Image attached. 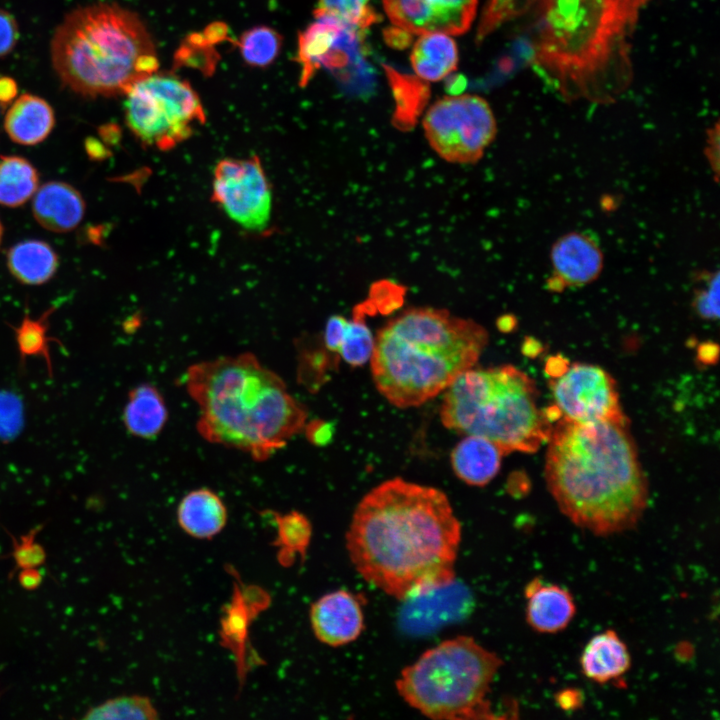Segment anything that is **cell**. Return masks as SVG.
I'll return each instance as SVG.
<instances>
[{
    "mask_svg": "<svg viewBox=\"0 0 720 720\" xmlns=\"http://www.w3.org/2000/svg\"><path fill=\"white\" fill-rule=\"evenodd\" d=\"M461 534L443 491L396 477L363 496L345 542L365 581L405 601L454 582Z\"/></svg>",
    "mask_w": 720,
    "mask_h": 720,
    "instance_id": "cell-1",
    "label": "cell"
},
{
    "mask_svg": "<svg viewBox=\"0 0 720 720\" xmlns=\"http://www.w3.org/2000/svg\"><path fill=\"white\" fill-rule=\"evenodd\" d=\"M650 1L532 0V68L567 102L614 103L633 81L631 40Z\"/></svg>",
    "mask_w": 720,
    "mask_h": 720,
    "instance_id": "cell-2",
    "label": "cell"
},
{
    "mask_svg": "<svg viewBox=\"0 0 720 720\" xmlns=\"http://www.w3.org/2000/svg\"><path fill=\"white\" fill-rule=\"evenodd\" d=\"M545 458L547 487L560 511L597 536L631 530L648 503V485L627 423L560 418Z\"/></svg>",
    "mask_w": 720,
    "mask_h": 720,
    "instance_id": "cell-3",
    "label": "cell"
},
{
    "mask_svg": "<svg viewBox=\"0 0 720 720\" xmlns=\"http://www.w3.org/2000/svg\"><path fill=\"white\" fill-rule=\"evenodd\" d=\"M184 384L199 409L200 436L257 462L285 447L307 421L305 406L252 353L192 364Z\"/></svg>",
    "mask_w": 720,
    "mask_h": 720,
    "instance_id": "cell-4",
    "label": "cell"
},
{
    "mask_svg": "<svg viewBox=\"0 0 720 720\" xmlns=\"http://www.w3.org/2000/svg\"><path fill=\"white\" fill-rule=\"evenodd\" d=\"M487 330L447 309L411 307L378 330L370 357L379 393L398 408L420 406L472 368Z\"/></svg>",
    "mask_w": 720,
    "mask_h": 720,
    "instance_id": "cell-5",
    "label": "cell"
},
{
    "mask_svg": "<svg viewBox=\"0 0 720 720\" xmlns=\"http://www.w3.org/2000/svg\"><path fill=\"white\" fill-rule=\"evenodd\" d=\"M50 54L62 83L86 97L125 95L159 67L144 23L114 3H95L68 13L54 32Z\"/></svg>",
    "mask_w": 720,
    "mask_h": 720,
    "instance_id": "cell-6",
    "label": "cell"
},
{
    "mask_svg": "<svg viewBox=\"0 0 720 720\" xmlns=\"http://www.w3.org/2000/svg\"><path fill=\"white\" fill-rule=\"evenodd\" d=\"M537 397L535 382L512 365L472 367L444 391L440 419L459 434L490 440L506 455L531 453L549 439L553 427Z\"/></svg>",
    "mask_w": 720,
    "mask_h": 720,
    "instance_id": "cell-7",
    "label": "cell"
},
{
    "mask_svg": "<svg viewBox=\"0 0 720 720\" xmlns=\"http://www.w3.org/2000/svg\"><path fill=\"white\" fill-rule=\"evenodd\" d=\"M502 659L473 637L460 635L426 650L395 685L411 707L432 719H495L489 700Z\"/></svg>",
    "mask_w": 720,
    "mask_h": 720,
    "instance_id": "cell-8",
    "label": "cell"
},
{
    "mask_svg": "<svg viewBox=\"0 0 720 720\" xmlns=\"http://www.w3.org/2000/svg\"><path fill=\"white\" fill-rule=\"evenodd\" d=\"M125 120L144 145L167 151L192 135L205 121L198 94L174 75L154 72L127 91Z\"/></svg>",
    "mask_w": 720,
    "mask_h": 720,
    "instance_id": "cell-9",
    "label": "cell"
},
{
    "mask_svg": "<svg viewBox=\"0 0 720 720\" xmlns=\"http://www.w3.org/2000/svg\"><path fill=\"white\" fill-rule=\"evenodd\" d=\"M422 124L431 149L445 162L457 165L478 163L497 134L489 103L472 94L438 99L426 111Z\"/></svg>",
    "mask_w": 720,
    "mask_h": 720,
    "instance_id": "cell-10",
    "label": "cell"
},
{
    "mask_svg": "<svg viewBox=\"0 0 720 720\" xmlns=\"http://www.w3.org/2000/svg\"><path fill=\"white\" fill-rule=\"evenodd\" d=\"M272 189L257 156L225 158L213 171L212 200L236 224L263 231L272 214Z\"/></svg>",
    "mask_w": 720,
    "mask_h": 720,
    "instance_id": "cell-11",
    "label": "cell"
},
{
    "mask_svg": "<svg viewBox=\"0 0 720 720\" xmlns=\"http://www.w3.org/2000/svg\"><path fill=\"white\" fill-rule=\"evenodd\" d=\"M554 377L552 394L562 418L578 423H627L616 383L604 369L575 363Z\"/></svg>",
    "mask_w": 720,
    "mask_h": 720,
    "instance_id": "cell-12",
    "label": "cell"
},
{
    "mask_svg": "<svg viewBox=\"0 0 720 720\" xmlns=\"http://www.w3.org/2000/svg\"><path fill=\"white\" fill-rule=\"evenodd\" d=\"M478 0H383L393 23L411 34L460 35L469 30Z\"/></svg>",
    "mask_w": 720,
    "mask_h": 720,
    "instance_id": "cell-13",
    "label": "cell"
},
{
    "mask_svg": "<svg viewBox=\"0 0 720 720\" xmlns=\"http://www.w3.org/2000/svg\"><path fill=\"white\" fill-rule=\"evenodd\" d=\"M363 599L340 589L324 594L310 608L315 637L323 644L339 647L356 640L364 629Z\"/></svg>",
    "mask_w": 720,
    "mask_h": 720,
    "instance_id": "cell-14",
    "label": "cell"
},
{
    "mask_svg": "<svg viewBox=\"0 0 720 720\" xmlns=\"http://www.w3.org/2000/svg\"><path fill=\"white\" fill-rule=\"evenodd\" d=\"M553 277L551 287H581L596 280L604 257L598 243L589 235L570 232L557 239L550 252Z\"/></svg>",
    "mask_w": 720,
    "mask_h": 720,
    "instance_id": "cell-15",
    "label": "cell"
},
{
    "mask_svg": "<svg viewBox=\"0 0 720 720\" xmlns=\"http://www.w3.org/2000/svg\"><path fill=\"white\" fill-rule=\"evenodd\" d=\"M526 621L536 632L554 634L564 630L576 614L572 594L564 587L534 578L527 583Z\"/></svg>",
    "mask_w": 720,
    "mask_h": 720,
    "instance_id": "cell-16",
    "label": "cell"
},
{
    "mask_svg": "<svg viewBox=\"0 0 720 720\" xmlns=\"http://www.w3.org/2000/svg\"><path fill=\"white\" fill-rule=\"evenodd\" d=\"M315 18L298 36L296 62L301 69L299 82L302 87L307 85L320 68H326L333 53L352 27L329 16Z\"/></svg>",
    "mask_w": 720,
    "mask_h": 720,
    "instance_id": "cell-17",
    "label": "cell"
},
{
    "mask_svg": "<svg viewBox=\"0 0 720 720\" xmlns=\"http://www.w3.org/2000/svg\"><path fill=\"white\" fill-rule=\"evenodd\" d=\"M85 207L81 193L65 182L45 183L33 196L34 218L52 232L64 233L76 228L84 217Z\"/></svg>",
    "mask_w": 720,
    "mask_h": 720,
    "instance_id": "cell-18",
    "label": "cell"
},
{
    "mask_svg": "<svg viewBox=\"0 0 720 720\" xmlns=\"http://www.w3.org/2000/svg\"><path fill=\"white\" fill-rule=\"evenodd\" d=\"M584 676L598 684L617 680L631 667V656L626 643L614 630L594 635L580 655Z\"/></svg>",
    "mask_w": 720,
    "mask_h": 720,
    "instance_id": "cell-19",
    "label": "cell"
},
{
    "mask_svg": "<svg viewBox=\"0 0 720 720\" xmlns=\"http://www.w3.org/2000/svg\"><path fill=\"white\" fill-rule=\"evenodd\" d=\"M228 510L223 500L209 488L188 492L177 507V522L189 536L210 540L225 528Z\"/></svg>",
    "mask_w": 720,
    "mask_h": 720,
    "instance_id": "cell-20",
    "label": "cell"
},
{
    "mask_svg": "<svg viewBox=\"0 0 720 720\" xmlns=\"http://www.w3.org/2000/svg\"><path fill=\"white\" fill-rule=\"evenodd\" d=\"M504 455V451L490 440L466 435L453 448L450 460L460 480L482 487L498 474Z\"/></svg>",
    "mask_w": 720,
    "mask_h": 720,
    "instance_id": "cell-21",
    "label": "cell"
},
{
    "mask_svg": "<svg viewBox=\"0 0 720 720\" xmlns=\"http://www.w3.org/2000/svg\"><path fill=\"white\" fill-rule=\"evenodd\" d=\"M55 125L50 104L41 97L23 94L6 112L4 128L10 139L20 145H36L48 137Z\"/></svg>",
    "mask_w": 720,
    "mask_h": 720,
    "instance_id": "cell-22",
    "label": "cell"
},
{
    "mask_svg": "<svg viewBox=\"0 0 720 720\" xmlns=\"http://www.w3.org/2000/svg\"><path fill=\"white\" fill-rule=\"evenodd\" d=\"M165 400L156 386L142 383L132 388L122 412L127 432L137 438L154 439L168 420Z\"/></svg>",
    "mask_w": 720,
    "mask_h": 720,
    "instance_id": "cell-23",
    "label": "cell"
},
{
    "mask_svg": "<svg viewBox=\"0 0 720 720\" xmlns=\"http://www.w3.org/2000/svg\"><path fill=\"white\" fill-rule=\"evenodd\" d=\"M458 48L451 35L426 33L415 41L410 62L419 78L426 82L444 79L458 66Z\"/></svg>",
    "mask_w": 720,
    "mask_h": 720,
    "instance_id": "cell-24",
    "label": "cell"
},
{
    "mask_svg": "<svg viewBox=\"0 0 720 720\" xmlns=\"http://www.w3.org/2000/svg\"><path fill=\"white\" fill-rule=\"evenodd\" d=\"M383 67L395 102L392 123L401 131L411 130L429 101V85L418 76Z\"/></svg>",
    "mask_w": 720,
    "mask_h": 720,
    "instance_id": "cell-25",
    "label": "cell"
},
{
    "mask_svg": "<svg viewBox=\"0 0 720 720\" xmlns=\"http://www.w3.org/2000/svg\"><path fill=\"white\" fill-rule=\"evenodd\" d=\"M54 249L41 240H26L15 244L7 253L10 273L21 283L40 285L50 280L58 268Z\"/></svg>",
    "mask_w": 720,
    "mask_h": 720,
    "instance_id": "cell-26",
    "label": "cell"
},
{
    "mask_svg": "<svg viewBox=\"0 0 720 720\" xmlns=\"http://www.w3.org/2000/svg\"><path fill=\"white\" fill-rule=\"evenodd\" d=\"M39 188L36 168L20 156L0 158V204L18 207L34 196Z\"/></svg>",
    "mask_w": 720,
    "mask_h": 720,
    "instance_id": "cell-27",
    "label": "cell"
},
{
    "mask_svg": "<svg viewBox=\"0 0 720 720\" xmlns=\"http://www.w3.org/2000/svg\"><path fill=\"white\" fill-rule=\"evenodd\" d=\"M57 308L58 304L51 306L38 318H31L26 314L19 325H10L14 331L21 366L24 367L29 357H42L50 378L53 377L50 342H56L65 349L61 341L48 335L49 318Z\"/></svg>",
    "mask_w": 720,
    "mask_h": 720,
    "instance_id": "cell-28",
    "label": "cell"
},
{
    "mask_svg": "<svg viewBox=\"0 0 720 720\" xmlns=\"http://www.w3.org/2000/svg\"><path fill=\"white\" fill-rule=\"evenodd\" d=\"M272 514L277 532L273 542L278 548L277 558L281 565L289 566L296 555L304 556L311 539L312 527L308 518L299 511Z\"/></svg>",
    "mask_w": 720,
    "mask_h": 720,
    "instance_id": "cell-29",
    "label": "cell"
},
{
    "mask_svg": "<svg viewBox=\"0 0 720 720\" xmlns=\"http://www.w3.org/2000/svg\"><path fill=\"white\" fill-rule=\"evenodd\" d=\"M367 311L362 303L355 307L352 319L346 318L344 324L338 354L352 367L364 365L373 352L375 337L365 321Z\"/></svg>",
    "mask_w": 720,
    "mask_h": 720,
    "instance_id": "cell-30",
    "label": "cell"
},
{
    "mask_svg": "<svg viewBox=\"0 0 720 720\" xmlns=\"http://www.w3.org/2000/svg\"><path fill=\"white\" fill-rule=\"evenodd\" d=\"M236 45L246 64L265 68L278 57L282 47V37L271 27L255 26L245 31Z\"/></svg>",
    "mask_w": 720,
    "mask_h": 720,
    "instance_id": "cell-31",
    "label": "cell"
},
{
    "mask_svg": "<svg viewBox=\"0 0 720 720\" xmlns=\"http://www.w3.org/2000/svg\"><path fill=\"white\" fill-rule=\"evenodd\" d=\"M158 717V711L149 697L125 695L108 699L90 708L83 718L89 720H155Z\"/></svg>",
    "mask_w": 720,
    "mask_h": 720,
    "instance_id": "cell-32",
    "label": "cell"
},
{
    "mask_svg": "<svg viewBox=\"0 0 720 720\" xmlns=\"http://www.w3.org/2000/svg\"><path fill=\"white\" fill-rule=\"evenodd\" d=\"M370 0H318L315 16H329L346 24L365 29L377 20Z\"/></svg>",
    "mask_w": 720,
    "mask_h": 720,
    "instance_id": "cell-33",
    "label": "cell"
},
{
    "mask_svg": "<svg viewBox=\"0 0 720 720\" xmlns=\"http://www.w3.org/2000/svg\"><path fill=\"white\" fill-rule=\"evenodd\" d=\"M531 2L532 0H487L479 21L477 41L484 40L503 24L526 14Z\"/></svg>",
    "mask_w": 720,
    "mask_h": 720,
    "instance_id": "cell-34",
    "label": "cell"
},
{
    "mask_svg": "<svg viewBox=\"0 0 720 720\" xmlns=\"http://www.w3.org/2000/svg\"><path fill=\"white\" fill-rule=\"evenodd\" d=\"M24 426V405L21 398L11 392L0 390V440L15 439Z\"/></svg>",
    "mask_w": 720,
    "mask_h": 720,
    "instance_id": "cell-35",
    "label": "cell"
},
{
    "mask_svg": "<svg viewBox=\"0 0 720 720\" xmlns=\"http://www.w3.org/2000/svg\"><path fill=\"white\" fill-rule=\"evenodd\" d=\"M42 528V524L32 528L27 534L22 535L19 541L10 534L13 542L11 555L18 568L40 567L44 564L46 551L35 541L36 535Z\"/></svg>",
    "mask_w": 720,
    "mask_h": 720,
    "instance_id": "cell-36",
    "label": "cell"
},
{
    "mask_svg": "<svg viewBox=\"0 0 720 720\" xmlns=\"http://www.w3.org/2000/svg\"><path fill=\"white\" fill-rule=\"evenodd\" d=\"M704 287L695 291L692 305L703 319L716 320L719 317V273L715 271L706 278Z\"/></svg>",
    "mask_w": 720,
    "mask_h": 720,
    "instance_id": "cell-37",
    "label": "cell"
},
{
    "mask_svg": "<svg viewBox=\"0 0 720 720\" xmlns=\"http://www.w3.org/2000/svg\"><path fill=\"white\" fill-rule=\"evenodd\" d=\"M19 38V29L14 17L0 9V57L9 54Z\"/></svg>",
    "mask_w": 720,
    "mask_h": 720,
    "instance_id": "cell-38",
    "label": "cell"
},
{
    "mask_svg": "<svg viewBox=\"0 0 720 720\" xmlns=\"http://www.w3.org/2000/svg\"><path fill=\"white\" fill-rule=\"evenodd\" d=\"M303 431L307 440L314 446L324 447L328 445L334 436L335 427L332 423L322 420L313 419L306 421Z\"/></svg>",
    "mask_w": 720,
    "mask_h": 720,
    "instance_id": "cell-39",
    "label": "cell"
},
{
    "mask_svg": "<svg viewBox=\"0 0 720 720\" xmlns=\"http://www.w3.org/2000/svg\"><path fill=\"white\" fill-rule=\"evenodd\" d=\"M346 318L341 315L331 316L325 325L323 343L330 353L338 354Z\"/></svg>",
    "mask_w": 720,
    "mask_h": 720,
    "instance_id": "cell-40",
    "label": "cell"
},
{
    "mask_svg": "<svg viewBox=\"0 0 720 720\" xmlns=\"http://www.w3.org/2000/svg\"><path fill=\"white\" fill-rule=\"evenodd\" d=\"M707 147L706 156L709 160L711 167L715 171V176L718 175V158H719V124L716 122L707 132Z\"/></svg>",
    "mask_w": 720,
    "mask_h": 720,
    "instance_id": "cell-41",
    "label": "cell"
},
{
    "mask_svg": "<svg viewBox=\"0 0 720 720\" xmlns=\"http://www.w3.org/2000/svg\"><path fill=\"white\" fill-rule=\"evenodd\" d=\"M411 33L397 27H389L384 31V39L386 43L392 48L403 49L407 47L411 42Z\"/></svg>",
    "mask_w": 720,
    "mask_h": 720,
    "instance_id": "cell-42",
    "label": "cell"
},
{
    "mask_svg": "<svg viewBox=\"0 0 720 720\" xmlns=\"http://www.w3.org/2000/svg\"><path fill=\"white\" fill-rule=\"evenodd\" d=\"M42 579L43 575L38 567L23 568L18 575L20 586L28 591L37 589L41 585Z\"/></svg>",
    "mask_w": 720,
    "mask_h": 720,
    "instance_id": "cell-43",
    "label": "cell"
},
{
    "mask_svg": "<svg viewBox=\"0 0 720 720\" xmlns=\"http://www.w3.org/2000/svg\"><path fill=\"white\" fill-rule=\"evenodd\" d=\"M556 701L560 708L572 710L577 709L582 703V697L576 689H566L559 692Z\"/></svg>",
    "mask_w": 720,
    "mask_h": 720,
    "instance_id": "cell-44",
    "label": "cell"
},
{
    "mask_svg": "<svg viewBox=\"0 0 720 720\" xmlns=\"http://www.w3.org/2000/svg\"><path fill=\"white\" fill-rule=\"evenodd\" d=\"M17 95V84L9 77L0 76V105H8Z\"/></svg>",
    "mask_w": 720,
    "mask_h": 720,
    "instance_id": "cell-45",
    "label": "cell"
},
{
    "mask_svg": "<svg viewBox=\"0 0 720 720\" xmlns=\"http://www.w3.org/2000/svg\"><path fill=\"white\" fill-rule=\"evenodd\" d=\"M447 80L446 88L450 95L460 94L466 86V80L462 75H453Z\"/></svg>",
    "mask_w": 720,
    "mask_h": 720,
    "instance_id": "cell-46",
    "label": "cell"
},
{
    "mask_svg": "<svg viewBox=\"0 0 720 720\" xmlns=\"http://www.w3.org/2000/svg\"><path fill=\"white\" fill-rule=\"evenodd\" d=\"M2 235H3V227H2V224H1V221H0V243H1V240H2Z\"/></svg>",
    "mask_w": 720,
    "mask_h": 720,
    "instance_id": "cell-47",
    "label": "cell"
}]
</instances>
